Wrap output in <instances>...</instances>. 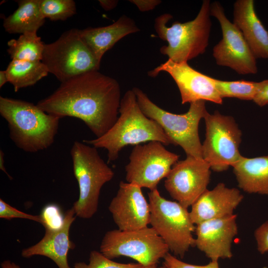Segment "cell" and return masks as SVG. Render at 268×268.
<instances>
[{"label": "cell", "instance_id": "18", "mask_svg": "<svg viewBox=\"0 0 268 268\" xmlns=\"http://www.w3.org/2000/svg\"><path fill=\"white\" fill-rule=\"evenodd\" d=\"M75 213L71 207L67 211L63 227L58 230H45L43 238L36 244L23 249L21 256L29 258L42 256L52 260L59 268H71L67 260L69 251L74 245L69 234L71 224L75 219Z\"/></svg>", "mask_w": 268, "mask_h": 268}, {"label": "cell", "instance_id": "7", "mask_svg": "<svg viewBox=\"0 0 268 268\" xmlns=\"http://www.w3.org/2000/svg\"><path fill=\"white\" fill-rule=\"evenodd\" d=\"M149 224L163 239L169 251L183 258L195 246V224L188 208L177 201L166 200L157 189L148 193Z\"/></svg>", "mask_w": 268, "mask_h": 268}, {"label": "cell", "instance_id": "29", "mask_svg": "<svg viewBox=\"0 0 268 268\" xmlns=\"http://www.w3.org/2000/svg\"><path fill=\"white\" fill-rule=\"evenodd\" d=\"M0 218L8 220L16 218H23L35 221L41 224L42 221L40 215H34L21 211L10 205L1 199H0Z\"/></svg>", "mask_w": 268, "mask_h": 268}, {"label": "cell", "instance_id": "20", "mask_svg": "<svg viewBox=\"0 0 268 268\" xmlns=\"http://www.w3.org/2000/svg\"><path fill=\"white\" fill-rule=\"evenodd\" d=\"M134 20L125 15L112 24L79 30L80 36L98 64L104 54L125 36L139 31Z\"/></svg>", "mask_w": 268, "mask_h": 268}, {"label": "cell", "instance_id": "2", "mask_svg": "<svg viewBox=\"0 0 268 268\" xmlns=\"http://www.w3.org/2000/svg\"><path fill=\"white\" fill-rule=\"evenodd\" d=\"M151 141H158L164 145L171 144L161 126L142 112L133 89L122 97L119 117L110 129L100 137L83 140L96 148L106 149L108 163L116 160L124 147Z\"/></svg>", "mask_w": 268, "mask_h": 268}, {"label": "cell", "instance_id": "14", "mask_svg": "<svg viewBox=\"0 0 268 268\" xmlns=\"http://www.w3.org/2000/svg\"><path fill=\"white\" fill-rule=\"evenodd\" d=\"M161 71L169 74L176 82L182 104L200 100L222 104L223 99L214 86L213 78L195 70L187 62L175 63L168 59L150 71L148 75L155 77Z\"/></svg>", "mask_w": 268, "mask_h": 268}, {"label": "cell", "instance_id": "24", "mask_svg": "<svg viewBox=\"0 0 268 268\" xmlns=\"http://www.w3.org/2000/svg\"><path fill=\"white\" fill-rule=\"evenodd\" d=\"M7 52L12 60L42 61L45 44L37 32L21 34L7 42Z\"/></svg>", "mask_w": 268, "mask_h": 268}, {"label": "cell", "instance_id": "34", "mask_svg": "<svg viewBox=\"0 0 268 268\" xmlns=\"http://www.w3.org/2000/svg\"><path fill=\"white\" fill-rule=\"evenodd\" d=\"M101 7L105 10H110L116 7L117 0H99Z\"/></svg>", "mask_w": 268, "mask_h": 268}, {"label": "cell", "instance_id": "12", "mask_svg": "<svg viewBox=\"0 0 268 268\" xmlns=\"http://www.w3.org/2000/svg\"><path fill=\"white\" fill-rule=\"evenodd\" d=\"M210 13L219 21L222 33V38L213 48L217 65L229 67L240 74H256V58L241 31L227 18L219 2L210 4Z\"/></svg>", "mask_w": 268, "mask_h": 268}, {"label": "cell", "instance_id": "25", "mask_svg": "<svg viewBox=\"0 0 268 268\" xmlns=\"http://www.w3.org/2000/svg\"><path fill=\"white\" fill-rule=\"evenodd\" d=\"M214 86L223 99L236 98L253 100L259 88L260 82L247 80L223 81L213 78Z\"/></svg>", "mask_w": 268, "mask_h": 268}, {"label": "cell", "instance_id": "36", "mask_svg": "<svg viewBox=\"0 0 268 268\" xmlns=\"http://www.w3.org/2000/svg\"><path fill=\"white\" fill-rule=\"evenodd\" d=\"M4 153H3V151L1 149L0 150V169L2 171H3L5 173V174H6V175L8 176V177L11 180L12 179V178L10 175L8 174V173L6 171V170L5 167H4Z\"/></svg>", "mask_w": 268, "mask_h": 268}, {"label": "cell", "instance_id": "38", "mask_svg": "<svg viewBox=\"0 0 268 268\" xmlns=\"http://www.w3.org/2000/svg\"><path fill=\"white\" fill-rule=\"evenodd\" d=\"M144 268H165L163 266L162 267H158L157 265H154V266L144 267Z\"/></svg>", "mask_w": 268, "mask_h": 268}, {"label": "cell", "instance_id": "4", "mask_svg": "<svg viewBox=\"0 0 268 268\" xmlns=\"http://www.w3.org/2000/svg\"><path fill=\"white\" fill-rule=\"evenodd\" d=\"M210 8V1L204 0L194 19L185 23L175 21L170 26L167 25L172 18L170 14L164 13L156 17L155 31L160 39L168 43L160 48V53L175 63L187 62L204 53L211 27Z\"/></svg>", "mask_w": 268, "mask_h": 268}, {"label": "cell", "instance_id": "32", "mask_svg": "<svg viewBox=\"0 0 268 268\" xmlns=\"http://www.w3.org/2000/svg\"><path fill=\"white\" fill-rule=\"evenodd\" d=\"M259 82L258 91L253 101L258 106L263 107L268 104V79Z\"/></svg>", "mask_w": 268, "mask_h": 268}, {"label": "cell", "instance_id": "26", "mask_svg": "<svg viewBox=\"0 0 268 268\" xmlns=\"http://www.w3.org/2000/svg\"><path fill=\"white\" fill-rule=\"evenodd\" d=\"M40 7L45 18L51 20H65L76 13L72 0H40Z\"/></svg>", "mask_w": 268, "mask_h": 268}, {"label": "cell", "instance_id": "16", "mask_svg": "<svg viewBox=\"0 0 268 268\" xmlns=\"http://www.w3.org/2000/svg\"><path fill=\"white\" fill-rule=\"evenodd\" d=\"M236 215L210 219L196 226L195 246L210 261L232 257L231 244L237 234Z\"/></svg>", "mask_w": 268, "mask_h": 268}, {"label": "cell", "instance_id": "1", "mask_svg": "<svg viewBox=\"0 0 268 268\" xmlns=\"http://www.w3.org/2000/svg\"><path fill=\"white\" fill-rule=\"evenodd\" d=\"M121 99L118 82L96 70L61 82L52 94L36 105L60 119L71 117L82 120L98 138L117 120Z\"/></svg>", "mask_w": 268, "mask_h": 268}, {"label": "cell", "instance_id": "22", "mask_svg": "<svg viewBox=\"0 0 268 268\" xmlns=\"http://www.w3.org/2000/svg\"><path fill=\"white\" fill-rule=\"evenodd\" d=\"M18 8L4 18L3 26L10 34L37 32L44 24L45 18L40 7V0H16Z\"/></svg>", "mask_w": 268, "mask_h": 268}, {"label": "cell", "instance_id": "31", "mask_svg": "<svg viewBox=\"0 0 268 268\" xmlns=\"http://www.w3.org/2000/svg\"><path fill=\"white\" fill-rule=\"evenodd\" d=\"M254 235L258 251L262 254L268 252V221L259 226Z\"/></svg>", "mask_w": 268, "mask_h": 268}, {"label": "cell", "instance_id": "19", "mask_svg": "<svg viewBox=\"0 0 268 268\" xmlns=\"http://www.w3.org/2000/svg\"><path fill=\"white\" fill-rule=\"evenodd\" d=\"M233 23L242 33L256 59H268V31L257 15L253 0L235 2Z\"/></svg>", "mask_w": 268, "mask_h": 268}, {"label": "cell", "instance_id": "13", "mask_svg": "<svg viewBox=\"0 0 268 268\" xmlns=\"http://www.w3.org/2000/svg\"><path fill=\"white\" fill-rule=\"evenodd\" d=\"M211 168L203 159L187 156L172 167L164 181L171 197L188 208L207 190Z\"/></svg>", "mask_w": 268, "mask_h": 268}, {"label": "cell", "instance_id": "3", "mask_svg": "<svg viewBox=\"0 0 268 268\" xmlns=\"http://www.w3.org/2000/svg\"><path fill=\"white\" fill-rule=\"evenodd\" d=\"M0 114L7 122L10 138L20 149L36 152L54 142L61 119L37 105L0 96Z\"/></svg>", "mask_w": 268, "mask_h": 268}, {"label": "cell", "instance_id": "27", "mask_svg": "<svg viewBox=\"0 0 268 268\" xmlns=\"http://www.w3.org/2000/svg\"><path fill=\"white\" fill-rule=\"evenodd\" d=\"M138 263L123 264L113 261L104 256L100 252L92 251L89 254L88 263L76 262L73 268H144Z\"/></svg>", "mask_w": 268, "mask_h": 268}, {"label": "cell", "instance_id": "5", "mask_svg": "<svg viewBox=\"0 0 268 268\" xmlns=\"http://www.w3.org/2000/svg\"><path fill=\"white\" fill-rule=\"evenodd\" d=\"M133 90L142 112L161 126L171 144L181 147L187 156L202 159L199 126L208 112L204 101L191 103L186 113L176 114L158 106L139 88Z\"/></svg>", "mask_w": 268, "mask_h": 268}, {"label": "cell", "instance_id": "33", "mask_svg": "<svg viewBox=\"0 0 268 268\" xmlns=\"http://www.w3.org/2000/svg\"><path fill=\"white\" fill-rule=\"evenodd\" d=\"M130 1L135 4L141 11L152 10L161 2L157 0H133Z\"/></svg>", "mask_w": 268, "mask_h": 268}, {"label": "cell", "instance_id": "17", "mask_svg": "<svg viewBox=\"0 0 268 268\" xmlns=\"http://www.w3.org/2000/svg\"><path fill=\"white\" fill-rule=\"evenodd\" d=\"M243 196L236 188H229L220 183L213 189L206 190L191 206L190 214L197 225L206 220L233 214Z\"/></svg>", "mask_w": 268, "mask_h": 268}, {"label": "cell", "instance_id": "6", "mask_svg": "<svg viewBox=\"0 0 268 268\" xmlns=\"http://www.w3.org/2000/svg\"><path fill=\"white\" fill-rule=\"evenodd\" d=\"M70 155L79 191L72 207L76 216L89 219L97 211L102 187L113 179L114 172L101 157L97 148L90 145L75 141Z\"/></svg>", "mask_w": 268, "mask_h": 268}, {"label": "cell", "instance_id": "35", "mask_svg": "<svg viewBox=\"0 0 268 268\" xmlns=\"http://www.w3.org/2000/svg\"><path fill=\"white\" fill-rule=\"evenodd\" d=\"M1 268H20V266L9 260H5L1 262Z\"/></svg>", "mask_w": 268, "mask_h": 268}, {"label": "cell", "instance_id": "30", "mask_svg": "<svg viewBox=\"0 0 268 268\" xmlns=\"http://www.w3.org/2000/svg\"><path fill=\"white\" fill-rule=\"evenodd\" d=\"M165 268H220L218 261H210L205 265H196L185 263L168 253L163 258Z\"/></svg>", "mask_w": 268, "mask_h": 268}, {"label": "cell", "instance_id": "23", "mask_svg": "<svg viewBox=\"0 0 268 268\" xmlns=\"http://www.w3.org/2000/svg\"><path fill=\"white\" fill-rule=\"evenodd\" d=\"M8 82L15 92L32 86L46 76L48 70L42 61L12 60L5 69Z\"/></svg>", "mask_w": 268, "mask_h": 268}, {"label": "cell", "instance_id": "11", "mask_svg": "<svg viewBox=\"0 0 268 268\" xmlns=\"http://www.w3.org/2000/svg\"><path fill=\"white\" fill-rule=\"evenodd\" d=\"M179 156L158 141L134 145L125 166L127 182L153 191L166 178Z\"/></svg>", "mask_w": 268, "mask_h": 268}, {"label": "cell", "instance_id": "37", "mask_svg": "<svg viewBox=\"0 0 268 268\" xmlns=\"http://www.w3.org/2000/svg\"><path fill=\"white\" fill-rule=\"evenodd\" d=\"M8 82V78L6 75V73L5 70L0 71V87L1 88L3 85Z\"/></svg>", "mask_w": 268, "mask_h": 268}, {"label": "cell", "instance_id": "28", "mask_svg": "<svg viewBox=\"0 0 268 268\" xmlns=\"http://www.w3.org/2000/svg\"><path fill=\"white\" fill-rule=\"evenodd\" d=\"M41 224L45 230H58L64 223L65 216L60 207L55 204H49L42 209L40 214Z\"/></svg>", "mask_w": 268, "mask_h": 268}, {"label": "cell", "instance_id": "8", "mask_svg": "<svg viewBox=\"0 0 268 268\" xmlns=\"http://www.w3.org/2000/svg\"><path fill=\"white\" fill-rule=\"evenodd\" d=\"M169 251L156 231L148 226L134 230L108 231L100 246V252L108 259L125 256L136 261L144 267L157 265Z\"/></svg>", "mask_w": 268, "mask_h": 268}, {"label": "cell", "instance_id": "9", "mask_svg": "<svg viewBox=\"0 0 268 268\" xmlns=\"http://www.w3.org/2000/svg\"><path fill=\"white\" fill-rule=\"evenodd\" d=\"M42 62L61 82L100 67L77 29L68 30L55 42L45 44Z\"/></svg>", "mask_w": 268, "mask_h": 268}, {"label": "cell", "instance_id": "15", "mask_svg": "<svg viewBox=\"0 0 268 268\" xmlns=\"http://www.w3.org/2000/svg\"><path fill=\"white\" fill-rule=\"evenodd\" d=\"M108 208L120 230L139 229L149 224V202L143 196L141 188L135 184L121 181Z\"/></svg>", "mask_w": 268, "mask_h": 268}, {"label": "cell", "instance_id": "21", "mask_svg": "<svg viewBox=\"0 0 268 268\" xmlns=\"http://www.w3.org/2000/svg\"><path fill=\"white\" fill-rule=\"evenodd\" d=\"M232 167L240 188L250 194L268 195V155L242 156Z\"/></svg>", "mask_w": 268, "mask_h": 268}, {"label": "cell", "instance_id": "10", "mask_svg": "<svg viewBox=\"0 0 268 268\" xmlns=\"http://www.w3.org/2000/svg\"><path fill=\"white\" fill-rule=\"evenodd\" d=\"M205 139L201 145L202 159L215 172L227 170L241 158L242 132L234 119L218 111L206 113Z\"/></svg>", "mask_w": 268, "mask_h": 268}]
</instances>
